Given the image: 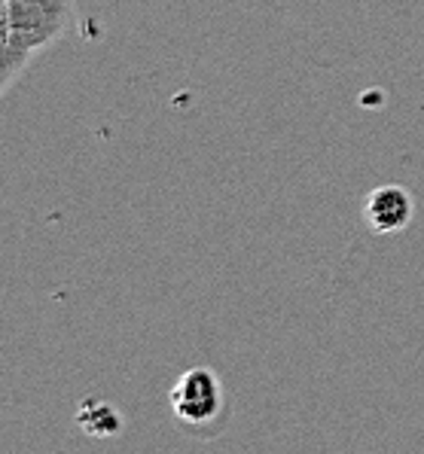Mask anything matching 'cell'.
<instances>
[{
	"instance_id": "6da1fadb",
	"label": "cell",
	"mask_w": 424,
	"mask_h": 454,
	"mask_svg": "<svg viewBox=\"0 0 424 454\" xmlns=\"http://www.w3.org/2000/svg\"><path fill=\"white\" fill-rule=\"evenodd\" d=\"M6 49L34 55L65 34L74 0H6Z\"/></svg>"
},
{
	"instance_id": "7a4b0ae2",
	"label": "cell",
	"mask_w": 424,
	"mask_h": 454,
	"mask_svg": "<svg viewBox=\"0 0 424 454\" xmlns=\"http://www.w3.org/2000/svg\"><path fill=\"white\" fill-rule=\"evenodd\" d=\"M171 411L186 427H208L224 411V387L220 379L205 366L186 369L171 387Z\"/></svg>"
},
{
	"instance_id": "3957f363",
	"label": "cell",
	"mask_w": 424,
	"mask_h": 454,
	"mask_svg": "<svg viewBox=\"0 0 424 454\" xmlns=\"http://www.w3.org/2000/svg\"><path fill=\"white\" fill-rule=\"evenodd\" d=\"M415 201L400 184L375 186L364 201V220L375 235H394L412 223Z\"/></svg>"
},
{
	"instance_id": "277c9868",
	"label": "cell",
	"mask_w": 424,
	"mask_h": 454,
	"mask_svg": "<svg viewBox=\"0 0 424 454\" xmlns=\"http://www.w3.org/2000/svg\"><path fill=\"white\" fill-rule=\"evenodd\" d=\"M80 424L86 427V433L92 436H110V433L120 430V415L107 406V403H95L80 415Z\"/></svg>"
},
{
	"instance_id": "5b68a950",
	"label": "cell",
	"mask_w": 424,
	"mask_h": 454,
	"mask_svg": "<svg viewBox=\"0 0 424 454\" xmlns=\"http://www.w3.org/2000/svg\"><path fill=\"white\" fill-rule=\"evenodd\" d=\"M27 61H31V55L16 52V49H6V52H0V95H4L6 89H10V82L25 71Z\"/></svg>"
},
{
	"instance_id": "8992f818",
	"label": "cell",
	"mask_w": 424,
	"mask_h": 454,
	"mask_svg": "<svg viewBox=\"0 0 424 454\" xmlns=\"http://www.w3.org/2000/svg\"><path fill=\"white\" fill-rule=\"evenodd\" d=\"M0 52H6V6L0 4Z\"/></svg>"
},
{
	"instance_id": "52a82bcc",
	"label": "cell",
	"mask_w": 424,
	"mask_h": 454,
	"mask_svg": "<svg viewBox=\"0 0 424 454\" xmlns=\"http://www.w3.org/2000/svg\"><path fill=\"white\" fill-rule=\"evenodd\" d=\"M0 4H6V0H0Z\"/></svg>"
}]
</instances>
